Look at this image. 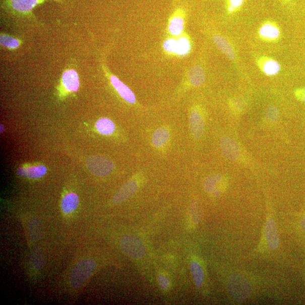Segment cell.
I'll list each match as a JSON object with an SVG mask.
<instances>
[{
  "mask_svg": "<svg viewBox=\"0 0 305 305\" xmlns=\"http://www.w3.org/2000/svg\"><path fill=\"white\" fill-rule=\"evenodd\" d=\"M98 132L103 135L109 136L113 134L115 130L114 122L107 118L98 119L95 125Z\"/></svg>",
  "mask_w": 305,
  "mask_h": 305,
  "instance_id": "d6986e66",
  "label": "cell"
},
{
  "mask_svg": "<svg viewBox=\"0 0 305 305\" xmlns=\"http://www.w3.org/2000/svg\"><path fill=\"white\" fill-rule=\"evenodd\" d=\"M228 287L232 296L237 301H243L251 292V287L247 279L240 275L234 274L228 280Z\"/></svg>",
  "mask_w": 305,
  "mask_h": 305,
  "instance_id": "3957f363",
  "label": "cell"
},
{
  "mask_svg": "<svg viewBox=\"0 0 305 305\" xmlns=\"http://www.w3.org/2000/svg\"><path fill=\"white\" fill-rule=\"evenodd\" d=\"M279 112L277 108L273 105H271L267 108L265 112V118L267 121L274 123L278 119Z\"/></svg>",
  "mask_w": 305,
  "mask_h": 305,
  "instance_id": "484cf974",
  "label": "cell"
},
{
  "mask_svg": "<svg viewBox=\"0 0 305 305\" xmlns=\"http://www.w3.org/2000/svg\"><path fill=\"white\" fill-rule=\"evenodd\" d=\"M61 84L67 92L78 91L80 86V81L78 74L76 70L73 69L66 70L63 74Z\"/></svg>",
  "mask_w": 305,
  "mask_h": 305,
  "instance_id": "30bf717a",
  "label": "cell"
},
{
  "mask_svg": "<svg viewBox=\"0 0 305 305\" xmlns=\"http://www.w3.org/2000/svg\"><path fill=\"white\" fill-rule=\"evenodd\" d=\"M79 197L75 192H69L64 196L61 200L60 208L65 217H74L79 208Z\"/></svg>",
  "mask_w": 305,
  "mask_h": 305,
  "instance_id": "52a82bcc",
  "label": "cell"
},
{
  "mask_svg": "<svg viewBox=\"0 0 305 305\" xmlns=\"http://www.w3.org/2000/svg\"><path fill=\"white\" fill-rule=\"evenodd\" d=\"M163 46L168 52L176 53L177 40L173 39H168L164 42Z\"/></svg>",
  "mask_w": 305,
  "mask_h": 305,
  "instance_id": "f1b7e54d",
  "label": "cell"
},
{
  "mask_svg": "<svg viewBox=\"0 0 305 305\" xmlns=\"http://www.w3.org/2000/svg\"><path fill=\"white\" fill-rule=\"evenodd\" d=\"M184 20L180 16L173 17L169 24L168 30L173 36H179L184 29Z\"/></svg>",
  "mask_w": 305,
  "mask_h": 305,
  "instance_id": "44dd1931",
  "label": "cell"
},
{
  "mask_svg": "<svg viewBox=\"0 0 305 305\" xmlns=\"http://www.w3.org/2000/svg\"><path fill=\"white\" fill-rule=\"evenodd\" d=\"M44 256L40 250H37L32 252L30 256L29 267L30 271L38 273L43 269L45 264Z\"/></svg>",
  "mask_w": 305,
  "mask_h": 305,
  "instance_id": "2e32d148",
  "label": "cell"
},
{
  "mask_svg": "<svg viewBox=\"0 0 305 305\" xmlns=\"http://www.w3.org/2000/svg\"><path fill=\"white\" fill-rule=\"evenodd\" d=\"M245 0H229L228 12H234L240 8Z\"/></svg>",
  "mask_w": 305,
  "mask_h": 305,
  "instance_id": "f546056e",
  "label": "cell"
},
{
  "mask_svg": "<svg viewBox=\"0 0 305 305\" xmlns=\"http://www.w3.org/2000/svg\"><path fill=\"white\" fill-rule=\"evenodd\" d=\"M121 250L125 254L135 260L142 259L145 254L143 242L138 236L133 234H126L120 241Z\"/></svg>",
  "mask_w": 305,
  "mask_h": 305,
  "instance_id": "7a4b0ae2",
  "label": "cell"
},
{
  "mask_svg": "<svg viewBox=\"0 0 305 305\" xmlns=\"http://www.w3.org/2000/svg\"><path fill=\"white\" fill-rule=\"evenodd\" d=\"M19 175L30 178V179H39L43 177L47 172V168L44 165L25 166L18 169Z\"/></svg>",
  "mask_w": 305,
  "mask_h": 305,
  "instance_id": "5bb4252c",
  "label": "cell"
},
{
  "mask_svg": "<svg viewBox=\"0 0 305 305\" xmlns=\"http://www.w3.org/2000/svg\"><path fill=\"white\" fill-rule=\"evenodd\" d=\"M192 276L197 287L200 288L204 280V271L203 266L198 260H192L190 264Z\"/></svg>",
  "mask_w": 305,
  "mask_h": 305,
  "instance_id": "ac0fdd59",
  "label": "cell"
},
{
  "mask_svg": "<svg viewBox=\"0 0 305 305\" xmlns=\"http://www.w3.org/2000/svg\"><path fill=\"white\" fill-rule=\"evenodd\" d=\"M190 217L192 223L194 224H198L201 218V213L198 204H192L190 210Z\"/></svg>",
  "mask_w": 305,
  "mask_h": 305,
  "instance_id": "4316f807",
  "label": "cell"
},
{
  "mask_svg": "<svg viewBox=\"0 0 305 305\" xmlns=\"http://www.w3.org/2000/svg\"><path fill=\"white\" fill-rule=\"evenodd\" d=\"M225 185H226V181L220 175L210 176L206 178L204 182L205 191L215 197L221 194L223 190H224Z\"/></svg>",
  "mask_w": 305,
  "mask_h": 305,
  "instance_id": "ba28073f",
  "label": "cell"
},
{
  "mask_svg": "<svg viewBox=\"0 0 305 305\" xmlns=\"http://www.w3.org/2000/svg\"><path fill=\"white\" fill-rule=\"evenodd\" d=\"M301 226H302L303 229L304 230V231L305 232V217L303 218V220H302Z\"/></svg>",
  "mask_w": 305,
  "mask_h": 305,
  "instance_id": "1f68e13d",
  "label": "cell"
},
{
  "mask_svg": "<svg viewBox=\"0 0 305 305\" xmlns=\"http://www.w3.org/2000/svg\"><path fill=\"white\" fill-rule=\"evenodd\" d=\"M170 131L166 128H159L154 131L152 137L154 146L157 148H162L166 145L170 139Z\"/></svg>",
  "mask_w": 305,
  "mask_h": 305,
  "instance_id": "9a60e30c",
  "label": "cell"
},
{
  "mask_svg": "<svg viewBox=\"0 0 305 305\" xmlns=\"http://www.w3.org/2000/svg\"><path fill=\"white\" fill-rule=\"evenodd\" d=\"M191 132L196 139H200L204 135L205 130L204 120L203 115L196 109L191 112L190 115Z\"/></svg>",
  "mask_w": 305,
  "mask_h": 305,
  "instance_id": "9c48e42d",
  "label": "cell"
},
{
  "mask_svg": "<svg viewBox=\"0 0 305 305\" xmlns=\"http://www.w3.org/2000/svg\"><path fill=\"white\" fill-rule=\"evenodd\" d=\"M158 282L161 289L166 291L170 287V281L168 276L163 273L159 275L158 277Z\"/></svg>",
  "mask_w": 305,
  "mask_h": 305,
  "instance_id": "83f0119b",
  "label": "cell"
},
{
  "mask_svg": "<svg viewBox=\"0 0 305 305\" xmlns=\"http://www.w3.org/2000/svg\"><path fill=\"white\" fill-rule=\"evenodd\" d=\"M262 69L268 76H274L279 72V64L273 59H267L263 64Z\"/></svg>",
  "mask_w": 305,
  "mask_h": 305,
  "instance_id": "603a6c76",
  "label": "cell"
},
{
  "mask_svg": "<svg viewBox=\"0 0 305 305\" xmlns=\"http://www.w3.org/2000/svg\"><path fill=\"white\" fill-rule=\"evenodd\" d=\"M295 95L299 101L305 102V88L299 89L295 92Z\"/></svg>",
  "mask_w": 305,
  "mask_h": 305,
  "instance_id": "4dcf8cb0",
  "label": "cell"
},
{
  "mask_svg": "<svg viewBox=\"0 0 305 305\" xmlns=\"http://www.w3.org/2000/svg\"><path fill=\"white\" fill-rule=\"evenodd\" d=\"M110 81L112 86L122 98L130 104H135L137 101V98L129 87L114 76H110Z\"/></svg>",
  "mask_w": 305,
  "mask_h": 305,
  "instance_id": "8fae6325",
  "label": "cell"
},
{
  "mask_svg": "<svg viewBox=\"0 0 305 305\" xmlns=\"http://www.w3.org/2000/svg\"><path fill=\"white\" fill-rule=\"evenodd\" d=\"M213 41L220 50L228 58L233 60L235 58V54L234 53L232 46L223 37L218 35H214Z\"/></svg>",
  "mask_w": 305,
  "mask_h": 305,
  "instance_id": "e0dca14e",
  "label": "cell"
},
{
  "mask_svg": "<svg viewBox=\"0 0 305 305\" xmlns=\"http://www.w3.org/2000/svg\"><path fill=\"white\" fill-rule=\"evenodd\" d=\"M4 126L2 125H1V133H3L4 132Z\"/></svg>",
  "mask_w": 305,
  "mask_h": 305,
  "instance_id": "d6a6232c",
  "label": "cell"
},
{
  "mask_svg": "<svg viewBox=\"0 0 305 305\" xmlns=\"http://www.w3.org/2000/svg\"><path fill=\"white\" fill-rule=\"evenodd\" d=\"M190 41L186 37H181L177 40L176 54L180 55H185L190 52Z\"/></svg>",
  "mask_w": 305,
  "mask_h": 305,
  "instance_id": "d4e9b609",
  "label": "cell"
},
{
  "mask_svg": "<svg viewBox=\"0 0 305 305\" xmlns=\"http://www.w3.org/2000/svg\"><path fill=\"white\" fill-rule=\"evenodd\" d=\"M87 165L93 175L105 176L114 170V164L110 159L100 156H92L88 159Z\"/></svg>",
  "mask_w": 305,
  "mask_h": 305,
  "instance_id": "5b68a950",
  "label": "cell"
},
{
  "mask_svg": "<svg viewBox=\"0 0 305 305\" xmlns=\"http://www.w3.org/2000/svg\"><path fill=\"white\" fill-rule=\"evenodd\" d=\"M98 267L97 261L90 256L81 258L70 269L68 274V283L74 289L84 287L91 276L95 273Z\"/></svg>",
  "mask_w": 305,
  "mask_h": 305,
  "instance_id": "6da1fadb",
  "label": "cell"
},
{
  "mask_svg": "<svg viewBox=\"0 0 305 305\" xmlns=\"http://www.w3.org/2000/svg\"><path fill=\"white\" fill-rule=\"evenodd\" d=\"M139 186L140 181L137 178L134 177L126 182L114 195L112 203L118 204L128 200L136 193Z\"/></svg>",
  "mask_w": 305,
  "mask_h": 305,
  "instance_id": "8992f818",
  "label": "cell"
},
{
  "mask_svg": "<svg viewBox=\"0 0 305 305\" xmlns=\"http://www.w3.org/2000/svg\"><path fill=\"white\" fill-rule=\"evenodd\" d=\"M189 78L192 85L195 87L203 85L205 81L204 70L200 66H195L192 68L189 73Z\"/></svg>",
  "mask_w": 305,
  "mask_h": 305,
  "instance_id": "ffe728a7",
  "label": "cell"
},
{
  "mask_svg": "<svg viewBox=\"0 0 305 305\" xmlns=\"http://www.w3.org/2000/svg\"><path fill=\"white\" fill-rule=\"evenodd\" d=\"M260 34L265 38L275 39L279 37L280 31L278 28L271 23H266L261 28Z\"/></svg>",
  "mask_w": 305,
  "mask_h": 305,
  "instance_id": "7402d4cb",
  "label": "cell"
},
{
  "mask_svg": "<svg viewBox=\"0 0 305 305\" xmlns=\"http://www.w3.org/2000/svg\"><path fill=\"white\" fill-rule=\"evenodd\" d=\"M0 43L9 49H16L20 46L21 41L15 37L2 34L0 36Z\"/></svg>",
  "mask_w": 305,
  "mask_h": 305,
  "instance_id": "cb8c5ba5",
  "label": "cell"
},
{
  "mask_svg": "<svg viewBox=\"0 0 305 305\" xmlns=\"http://www.w3.org/2000/svg\"><path fill=\"white\" fill-rule=\"evenodd\" d=\"M46 1L48 0H3V6L14 13L30 16L33 9ZM53 1L61 2L62 0Z\"/></svg>",
  "mask_w": 305,
  "mask_h": 305,
  "instance_id": "277c9868",
  "label": "cell"
},
{
  "mask_svg": "<svg viewBox=\"0 0 305 305\" xmlns=\"http://www.w3.org/2000/svg\"><path fill=\"white\" fill-rule=\"evenodd\" d=\"M220 147L225 157L231 159L236 160L240 156V148L238 145L231 138L224 137L220 139Z\"/></svg>",
  "mask_w": 305,
  "mask_h": 305,
  "instance_id": "7c38bea8",
  "label": "cell"
},
{
  "mask_svg": "<svg viewBox=\"0 0 305 305\" xmlns=\"http://www.w3.org/2000/svg\"><path fill=\"white\" fill-rule=\"evenodd\" d=\"M266 237L267 245L271 250H276L279 243L278 231L273 218L267 220L266 226Z\"/></svg>",
  "mask_w": 305,
  "mask_h": 305,
  "instance_id": "4fadbf2b",
  "label": "cell"
}]
</instances>
